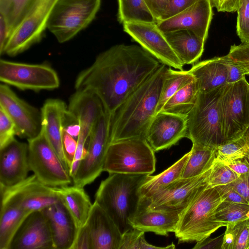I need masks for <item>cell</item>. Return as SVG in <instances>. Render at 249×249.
Returning <instances> with one entry per match:
<instances>
[{"label":"cell","instance_id":"1","mask_svg":"<svg viewBox=\"0 0 249 249\" xmlns=\"http://www.w3.org/2000/svg\"><path fill=\"white\" fill-rule=\"evenodd\" d=\"M161 64L141 46L114 45L78 74L74 88L96 96L111 114Z\"/></svg>","mask_w":249,"mask_h":249},{"label":"cell","instance_id":"2","mask_svg":"<svg viewBox=\"0 0 249 249\" xmlns=\"http://www.w3.org/2000/svg\"><path fill=\"white\" fill-rule=\"evenodd\" d=\"M159 68L136 88L110 114L109 142L144 138L156 114L165 72Z\"/></svg>","mask_w":249,"mask_h":249},{"label":"cell","instance_id":"3","mask_svg":"<svg viewBox=\"0 0 249 249\" xmlns=\"http://www.w3.org/2000/svg\"><path fill=\"white\" fill-rule=\"evenodd\" d=\"M102 180L95 201L107 213L123 234L133 229L131 221L139 210L140 188L149 175L113 173Z\"/></svg>","mask_w":249,"mask_h":249},{"label":"cell","instance_id":"4","mask_svg":"<svg viewBox=\"0 0 249 249\" xmlns=\"http://www.w3.org/2000/svg\"><path fill=\"white\" fill-rule=\"evenodd\" d=\"M222 201L216 187L203 189L180 214L175 232L178 243L198 242L210 236L226 223L218 220L216 209Z\"/></svg>","mask_w":249,"mask_h":249},{"label":"cell","instance_id":"5","mask_svg":"<svg viewBox=\"0 0 249 249\" xmlns=\"http://www.w3.org/2000/svg\"><path fill=\"white\" fill-rule=\"evenodd\" d=\"M226 85L208 92H199L196 104L186 116V138L192 143L215 148L225 142L221 123V99Z\"/></svg>","mask_w":249,"mask_h":249},{"label":"cell","instance_id":"6","mask_svg":"<svg viewBox=\"0 0 249 249\" xmlns=\"http://www.w3.org/2000/svg\"><path fill=\"white\" fill-rule=\"evenodd\" d=\"M155 151L144 138H132L109 143L103 171L151 175L156 170Z\"/></svg>","mask_w":249,"mask_h":249},{"label":"cell","instance_id":"7","mask_svg":"<svg viewBox=\"0 0 249 249\" xmlns=\"http://www.w3.org/2000/svg\"><path fill=\"white\" fill-rule=\"evenodd\" d=\"M101 0H58L47 28L59 43L67 42L94 19Z\"/></svg>","mask_w":249,"mask_h":249},{"label":"cell","instance_id":"8","mask_svg":"<svg viewBox=\"0 0 249 249\" xmlns=\"http://www.w3.org/2000/svg\"><path fill=\"white\" fill-rule=\"evenodd\" d=\"M58 0H32L20 23L9 37L3 53L17 55L42 39Z\"/></svg>","mask_w":249,"mask_h":249},{"label":"cell","instance_id":"9","mask_svg":"<svg viewBox=\"0 0 249 249\" xmlns=\"http://www.w3.org/2000/svg\"><path fill=\"white\" fill-rule=\"evenodd\" d=\"M27 140L29 167L37 179L52 187L70 185L72 178L49 142L43 128L37 136Z\"/></svg>","mask_w":249,"mask_h":249},{"label":"cell","instance_id":"10","mask_svg":"<svg viewBox=\"0 0 249 249\" xmlns=\"http://www.w3.org/2000/svg\"><path fill=\"white\" fill-rule=\"evenodd\" d=\"M225 142L241 138L249 126V83L246 77L227 84L221 99Z\"/></svg>","mask_w":249,"mask_h":249},{"label":"cell","instance_id":"11","mask_svg":"<svg viewBox=\"0 0 249 249\" xmlns=\"http://www.w3.org/2000/svg\"><path fill=\"white\" fill-rule=\"evenodd\" d=\"M110 114L104 110L96 121L89 137L87 153L72 177L73 185L83 187L103 171L109 142Z\"/></svg>","mask_w":249,"mask_h":249},{"label":"cell","instance_id":"12","mask_svg":"<svg viewBox=\"0 0 249 249\" xmlns=\"http://www.w3.org/2000/svg\"><path fill=\"white\" fill-rule=\"evenodd\" d=\"M0 80L22 90H53L60 80L56 71L47 64H28L0 60Z\"/></svg>","mask_w":249,"mask_h":249},{"label":"cell","instance_id":"13","mask_svg":"<svg viewBox=\"0 0 249 249\" xmlns=\"http://www.w3.org/2000/svg\"><path fill=\"white\" fill-rule=\"evenodd\" d=\"M211 168L197 177L180 178L173 181L150 197L142 199L141 205L150 210L181 213L196 196L208 185L207 179Z\"/></svg>","mask_w":249,"mask_h":249},{"label":"cell","instance_id":"14","mask_svg":"<svg viewBox=\"0 0 249 249\" xmlns=\"http://www.w3.org/2000/svg\"><path fill=\"white\" fill-rule=\"evenodd\" d=\"M104 110L101 101L93 94L75 90L70 97L68 112L77 120L80 125V131L77 138L76 151L69 171L72 178L81 160L87 153L85 146L92 129Z\"/></svg>","mask_w":249,"mask_h":249},{"label":"cell","instance_id":"15","mask_svg":"<svg viewBox=\"0 0 249 249\" xmlns=\"http://www.w3.org/2000/svg\"><path fill=\"white\" fill-rule=\"evenodd\" d=\"M0 107L14 123L17 135L27 140L41 130V112L19 98L7 85H0Z\"/></svg>","mask_w":249,"mask_h":249},{"label":"cell","instance_id":"16","mask_svg":"<svg viewBox=\"0 0 249 249\" xmlns=\"http://www.w3.org/2000/svg\"><path fill=\"white\" fill-rule=\"evenodd\" d=\"M123 27L134 40L161 63L177 70H183L184 65L156 23L128 22L123 24Z\"/></svg>","mask_w":249,"mask_h":249},{"label":"cell","instance_id":"17","mask_svg":"<svg viewBox=\"0 0 249 249\" xmlns=\"http://www.w3.org/2000/svg\"><path fill=\"white\" fill-rule=\"evenodd\" d=\"M186 134V117L160 111L151 121L145 139L154 151L158 152L175 145Z\"/></svg>","mask_w":249,"mask_h":249},{"label":"cell","instance_id":"18","mask_svg":"<svg viewBox=\"0 0 249 249\" xmlns=\"http://www.w3.org/2000/svg\"><path fill=\"white\" fill-rule=\"evenodd\" d=\"M213 16L209 0H198L178 14L156 24L163 33L187 29L206 40Z\"/></svg>","mask_w":249,"mask_h":249},{"label":"cell","instance_id":"19","mask_svg":"<svg viewBox=\"0 0 249 249\" xmlns=\"http://www.w3.org/2000/svg\"><path fill=\"white\" fill-rule=\"evenodd\" d=\"M9 249H55L48 219L42 211L33 212L26 217Z\"/></svg>","mask_w":249,"mask_h":249},{"label":"cell","instance_id":"20","mask_svg":"<svg viewBox=\"0 0 249 249\" xmlns=\"http://www.w3.org/2000/svg\"><path fill=\"white\" fill-rule=\"evenodd\" d=\"M28 143L15 138L0 148V186H12L28 177Z\"/></svg>","mask_w":249,"mask_h":249},{"label":"cell","instance_id":"21","mask_svg":"<svg viewBox=\"0 0 249 249\" xmlns=\"http://www.w3.org/2000/svg\"><path fill=\"white\" fill-rule=\"evenodd\" d=\"M5 188L18 199L27 215L61 202L54 188L42 183L35 175L28 177L16 185Z\"/></svg>","mask_w":249,"mask_h":249},{"label":"cell","instance_id":"22","mask_svg":"<svg viewBox=\"0 0 249 249\" xmlns=\"http://www.w3.org/2000/svg\"><path fill=\"white\" fill-rule=\"evenodd\" d=\"M67 110L68 106L61 100H46L41 108V127L51 146L69 172L63 146V132Z\"/></svg>","mask_w":249,"mask_h":249},{"label":"cell","instance_id":"23","mask_svg":"<svg viewBox=\"0 0 249 249\" xmlns=\"http://www.w3.org/2000/svg\"><path fill=\"white\" fill-rule=\"evenodd\" d=\"M92 249H120L122 234L107 213L94 201L85 224Z\"/></svg>","mask_w":249,"mask_h":249},{"label":"cell","instance_id":"24","mask_svg":"<svg viewBox=\"0 0 249 249\" xmlns=\"http://www.w3.org/2000/svg\"><path fill=\"white\" fill-rule=\"evenodd\" d=\"M48 219L55 249H71L78 229L70 213L61 202L41 211Z\"/></svg>","mask_w":249,"mask_h":249},{"label":"cell","instance_id":"25","mask_svg":"<svg viewBox=\"0 0 249 249\" xmlns=\"http://www.w3.org/2000/svg\"><path fill=\"white\" fill-rule=\"evenodd\" d=\"M0 249H9L17 231L28 216L20 201L3 187H0Z\"/></svg>","mask_w":249,"mask_h":249},{"label":"cell","instance_id":"26","mask_svg":"<svg viewBox=\"0 0 249 249\" xmlns=\"http://www.w3.org/2000/svg\"><path fill=\"white\" fill-rule=\"evenodd\" d=\"M189 71L199 92H208L228 84L229 70L224 56L197 62Z\"/></svg>","mask_w":249,"mask_h":249},{"label":"cell","instance_id":"27","mask_svg":"<svg viewBox=\"0 0 249 249\" xmlns=\"http://www.w3.org/2000/svg\"><path fill=\"white\" fill-rule=\"evenodd\" d=\"M180 214L176 212L150 210L141 205L131 225L133 228L144 232L168 236L169 232H175Z\"/></svg>","mask_w":249,"mask_h":249},{"label":"cell","instance_id":"28","mask_svg":"<svg viewBox=\"0 0 249 249\" xmlns=\"http://www.w3.org/2000/svg\"><path fill=\"white\" fill-rule=\"evenodd\" d=\"M163 34L183 65L194 64L201 57L206 40L193 31L182 29Z\"/></svg>","mask_w":249,"mask_h":249},{"label":"cell","instance_id":"29","mask_svg":"<svg viewBox=\"0 0 249 249\" xmlns=\"http://www.w3.org/2000/svg\"><path fill=\"white\" fill-rule=\"evenodd\" d=\"M54 188L58 198L70 213L77 229L83 226L87 222L93 204L83 187L73 185Z\"/></svg>","mask_w":249,"mask_h":249},{"label":"cell","instance_id":"30","mask_svg":"<svg viewBox=\"0 0 249 249\" xmlns=\"http://www.w3.org/2000/svg\"><path fill=\"white\" fill-rule=\"evenodd\" d=\"M190 152L161 173L149 175L140 188L142 199H147L165 188L173 181L181 178L183 171L189 158Z\"/></svg>","mask_w":249,"mask_h":249},{"label":"cell","instance_id":"31","mask_svg":"<svg viewBox=\"0 0 249 249\" xmlns=\"http://www.w3.org/2000/svg\"><path fill=\"white\" fill-rule=\"evenodd\" d=\"M199 93L195 79L175 93L160 111L186 117L196 104Z\"/></svg>","mask_w":249,"mask_h":249},{"label":"cell","instance_id":"32","mask_svg":"<svg viewBox=\"0 0 249 249\" xmlns=\"http://www.w3.org/2000/svg\"><path fill=\"white\" fill-rule=\"evenodd\" d=\"M215 149L193 143L181 178L196 177L211 168L215 158Z\"/></svg>","mask_w":249,"mask_h":249},{"label":"cell","instance_id":"33","mask_svg":"<svg viewBox=\"0 0 249 249\" xmlns=\"http://www.w3.org/2000/svg\"><path fill=\"white\" fill-rule=\"evenodd\" d=\"M118 19L121 23H156L157 21L144 0H117Z\"/></svg>","mask_w":249,"mask_h":249},{"label":"cell","instance_id":"34","mask_svg":"<svg viewBox=\"0 0 249 249\" xmlns=\"http://www.w3.org/2000/svg\"><path fill=\"white\" fill-rule=\"evenodd\" d=\"M168 67L165 72L156 113L178 90L195 79L189 70H175Z\"/></svg>","mask_w":249,"mask_h":249},{"label":"cell","instance_id":"35","mask_svg":"<svg viewBox=\"0 0 249 249\" xmlns=\"http://www.w3.org/2000/svg\"><path fill=\"white\" fill-rule=\"evenodd\" d=\"M32 1L0 0V13L6 25L7 40L24 18Z\"/></svg>","mask_w":249,"mask_h":249},{"label":"cell","instance_id":"36","mask_svg":"<svg viewBox=\"0 0 249 249\" xmlns=\"http://www.w3.org/2000/svg\"><path fill=\"white\" fill-rule=\"evenodd\" d=\"M222 249H249V219L228 223Z\"/></svg>","mask_w":249,"mask_h":249},{"label":"cell","instance_id":"37","mask_svg":"<svg viewBox=\"0 0 249 249\" xmlns=\"http://www.w3.org/2000/svg\"><path fill=\"white\" fill-rule=\"evenodd\" d=\"M215 217L227 224L249 219V204L222 201L216 209Z\"/></svg>","mask_w":249,"mask_h":249},{"label":"cell","instance_id":"38","mask_svg":"<svg viewBox=\"0 0 249 249\" xmlns=\"http://www.w3.org/2000/svg\"><path fill=\"white\" fill-rule=\"evenodd\" d=\"M249 151L245 140L241 137L215 147V158L214 161L226 164L245 156Z\"/></svg>","mask_w":249,"mask_h":249},{"label":"cell","instance_id":"39","mask_svg":"<svg viewBox=\"0 0 249 249\" xmlns=\"http://www.w3.org/2000/svg\"><path fill=\"white\" fill-rule=\"evenodd\" d=\"M143 231L133 228L122 234L120 249H175L172 243L165 247L154 246L148 243L145 240Z\"/></svg>","mask_w":249,"mask_h":249},{"label":"cell","instance_id":"40","mask_svg":"<svg viewBox=\"0 0 249 249\" xmlns=\"http://www.w3.org/2000/svg\"><path fill=\"white\" fill-rule=\"evenodd\" d=\"M239 176L228 165L214 161L207 179L208 187H215L230 184Z\"/></svg>","mask_w":249,"mask_h":249},{"label":"cell","instance_id":"41","mask_svg":"<svg viewBox=\"0 0 249 249\" xmlns=\"http://www.w3.org/2000/svg\"><path fill=\"white\" fill-rule=\"evenodd\" d=\"M237 12V34L242 43H249V0H241Z\"/></svg>","mask_w":249,"mask_h":249},{"label":"cell","instance_id":"42","mask_svg":"<svg viewBox=\"0 0 249 249\" xmlns=\"http://www.w3.org/2000/svg\"><path fill=\"white\" fill-rule=\"evenodd\" d=\"M16 135L17 132L14 123L0 107V148L14 140Z\"/></svg>","mask_w":249,"mask_h":249},{"label":"cell","instance_id":"43","mask_svg":"<svg viewBox=\"0 0 249 249\" xmlns=\"http://www.w3.org/2000/svg\"><path fill=\"white\" fill-rule=\"evenodd\" d=\"M228 54L237 61L249 75V43L231 45Z\"/></svg>","mask_w":249,"mask_h":249},{"label":"cell","instance_id":"44","mask_svg":"<svg viewBox=\"0 0 249 249\" xmlns=\"http://www.w3.org/2000/svg\"><path fill=\"white\" fill-rule=\"evenodd\" d=\"M77 145V140L69 134L64 128L63 132V146L65 159L69 171L75 157Z\"/></svg>","mask_w":249,"mask_h":249},{"label":"cell","instance_id":"45","mask_svg":"<svg viewBox=\"0 0 249 249\" xmlns=\"http://www.w3.org/2000/svg\"><path fill=\"white\" fill-rule=\"evenodd\" d=\"M215 187L220 196L222 201L249 204L230 184L218 186Z\"/></svg>","mask_w":249,"mask_h":249},{"label":"cell","instance_id":"46","mask_svg":"<svg viewBox=\"0 0 249 249\" xmlns=\"http://www.w3.org/2000/svg\"><path fill=\"white\" fill-rule=\"evenodd\" d=\"M198 0H168L167 8L161 20L165 19L178 14Z\"/></svg>","mask_w":249,"mask_h":249},{"label":"cell","instance_id":"47","mask_svg":"<svg viewBox=\"0 0 249 249\" xmlns=\"http://www.w3.org/2000/svg\"><path fill=\"white\" fill-rule=\"evenodd\" d=\"M71 249H92L90 236L86 224L78 230Z\"/></svg>","mask_w":249,"mask_h":249},{"label":"cell","instance_id":"48","mask_svg":"<svg viewBox=\"0 0 249 249\" xmlns=\"http://www.w3.org/2000/svg\"><path fill=\"white\" fill-rule=\"evenodd\" d=\"M230 184L249 204V172L240 175Z\"/></svg>","mask_w":249,"mask_h":249},{"label":"cell","instance_id":"49","mask_svg":"<svg viewBox=\"0 0 249 249\" xmlns=\"http://www.w3.org/2000/svg\"><path fill=\"white\" fill-rule=\"evenodd\" d=\"M144 1L157 22L161 20L167 8L168 0H144Z\"/></svg>","mask_w":249,"mask_h":249},{"label":"cell","instance_id":"50","mask_svg":"<svg viewBox=\"0 0 249 249\" xmlns=\"http://www.w3.org/2000/svg\"><path fill=\"white\" fill-rule=\"evenodd\" d=\"M213 7L219 12H234L238 9L241 0H209Z\"/></svg>","mask_w":249,"mask_h":249},{"label":"cell","instance_id":"51","mask_svg":"<svg viewBox=\"0 0 249 249\" xmlns=\"http://www.w3.org/2000/svg\"><path fill=\"white\" fill-rule=\"evenodd\" d=\"M239 176L249 172V151L244 156L226 164Z\"/></svg>","mask_w":249,"mask_h":249},{"label":"cell","instance_id":"52","mask_svg":"<svg viewBox=\"0 0 249 249\" xmlns=\"http://www.w3.org/2000/svg\"><path fill=\"white\" fill-rule=\"evenodd\" d=\"M224 234L216 237H209L196 242L193 249H222Z\"/></svg>","mask_w":249,"mask_h":249},{"label":"cell","instance_id":"53","mask_svg":"<svg viewBox=\"0 0 249 249\" xmlns=\"http://www.w3.org/2000/svg\"><path fill=\"white\" fill-rule=\"evenodd\" d=\"M7 40L6 25L3 18L0 16V53L2 54Z\"/></svg>","mask_w":249,"mask_h":249},{"label":"cell","instance_id":"54","mask_svg":"<svg viewBox=\"0 0 249 249\" xmlns=\"http://www.w3.org/2000/svg\"><path fill=\"white\" fill-rule=\"evenodd\" d=\"M242 137L245 140L249 149V126L247 128Z\"/></svg>","mask_w":249,"mask_h":249}]
</instances>
